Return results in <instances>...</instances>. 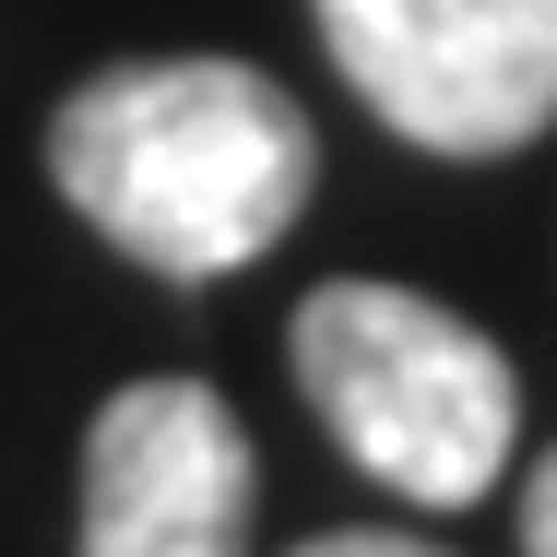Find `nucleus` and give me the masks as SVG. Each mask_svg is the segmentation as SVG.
<instances>
[{"mask_svg": "<svg viewBox=\"0 0 557 557\" xmlns=\"http://www.w3.org/2000/svg\"><path fill=\"white\" fill-rule=\"evenodd\" d=\"M48 178L119 261L214 285L309 214L321 131L249 60H131L72 84V108L48 119Z\"/></svg>", "mask_w": 557, "mask_h": 557, "instance_id": "1", "label": "nucleus"}, {"mask_svg": "<svg viewBox=\"0 0 557 557\" xmlns=\"http://www.w3.org/2000/svg\"><path fill=\"white\" fill-rule=\"evenodd\" d=\"M297 392L321 404L344 462L416 510H474L510 440H522V380L510 356L474 333L462 309L416 297V285H321L297 309Z\"/></svg>", "mask_w": 557, "mask_h": 557, "instance_id": "2", "label": "nucleus"}, {"mask_svg": "<svg viewBox=\"0 0 557 557\" xmlns=\"http://www.w3.org/2000/svg\"><path fill=\"white\" fill-rule=\"evenodd\" d=\"M321 48L428 154H522L557 119V0H321Z\"/></svg>", "mask_w": 557, "mask_h": 557, "instance_id": "3", "label": "nucleus"}, {"mask_svg": "<svg viewBox=\"0 0 557 557\" xmlns=\"http://www.w3.org/2000/svg\"><path fill=\"white\" fill-rule=\"evenodd\" d=\"M249 428L202 380H131L84 440V557H237Z\"/></svg>", "mask_w": 557, "mask_h": 557, "instance_id": "4", "label": "nucleus"}, {"mask_svg": "<svg viewBox=\"0 0 557 557\" xmlns=\"http://www.w3.org/2000/svg\"><path fill=\"white\" fill-rule=\"evenodd\" d=\"M522 557H557V450L522 474Z\"/></svg>", "mask_w": 557, "mask_h": 557, "instance_id": "5", "label": "nucleus"}, {"mask_svg": "<svg viewBox=\"0 0 557 557\" xmlns=\"http://www.w3.org/2000/svg\"><path fill=\"white\" fill-rule=\"evenodd\" d=\"M297 557H440V546H416V534H321V546H297Z\"/></svg>", "mask_w": 557, "mask_h": 557, "instance_id": "6", "label": "nucleus"}]
</instances>
